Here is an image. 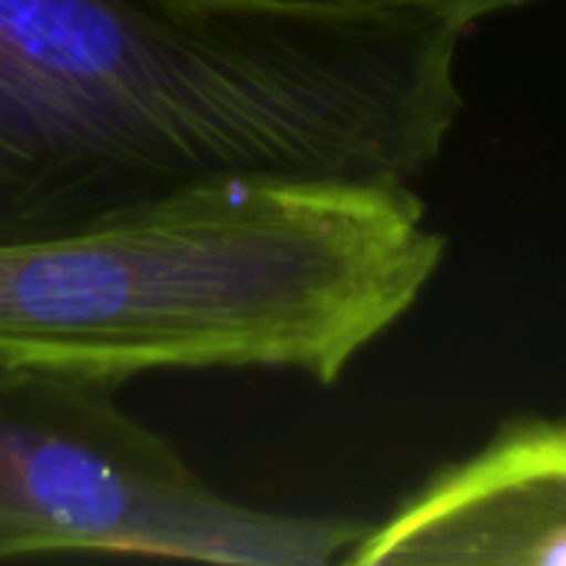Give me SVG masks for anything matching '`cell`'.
<instances>
[{"label": "cell", "mask_w": 566, "mask_h": 566, "mask_svg": "<svg viewBox=\"0 0 566 566\" xmlns=\"http://www.w3.org/2000/svg\"><path fill=\"white\" fill-rule=\"evenodd\" d=\"M441 259L411 186L226 182L0 245V355L116 385L209 368L335 385Z\"/></svg>", "instance_id": "2"}, {"label": "cell", "mask_w": 566, "mask_h": 566, "mask_svg": "<svg viewBox=\"0 0 566 566\" xmlns=\"http://www.w3.org/2000/svg\"><path fill=\"white\" fill-rule=\"evenodd\" d=\"M438 17L0 0V245L255 179L411 186L458 116Z\"/></svg>", "instance_id": "1"}, {"label": "cell", "mask_w": 566, "mask_h": 566, "mask_svg": "<svg viewBox=\"0 0 566 566\" xmlns=\"http://www.w3.org/2000/svg\"><path fill=\"white\" fill-rule=\"evenodd\" d=\"M352 566H566V421H521L431 478Z\"/></svg>", "instance_id": "4"}, {"label": "cell", "mask_w": 566, "mask_h": 566, "mask_svg": "<svg viewBox=\"0 0 566 566\" xmlns=\"http://www.w3.org/2000/svg\"><path fill=\"white\" fill-rule=\"evenodd\" d=\"M119 385L0 355V560L129 554L219 566L345 564L368 524L252 507L126 415Z\"/></svg>", "instance_id": "3"}, {"label": "cell", "mask_w": 566, "mask_h": 566, "mask_svg": "<svg viewBox=\"0 0 566 566\" xmlns=\"http://www.w3.org/2000/svg\"><path fill=\"white\" fill-rule=\"evenodd\" d=\"M282 7H308V10H342V13H398V17H438L474 27L484 17L527 7L534 0H262Z\"/></svg>", "instance_id": "5"}]
</instances>
